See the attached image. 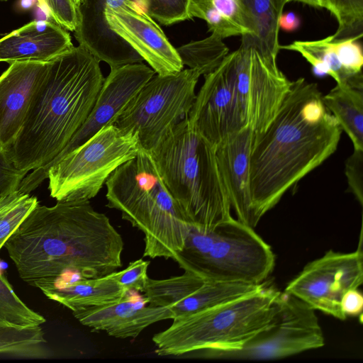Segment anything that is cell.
Returning <instances> with one entry per match:
<instances>
[{"mask_svg": "<svg viewBox=\"0 0 363 363\" xmlns=\"http://www.w3.org/2000/svg\"><path fill=\"white\" fill-rule=\"evenodd\" d=\"M143 300L127 298L98 307L78 309L73 315L84 325L95 331L124 339L135 337L146 328L158 321L173 319L169 307L146 306Z\"/></svg>", "mask_w": 363, "mask_h": 363, "instance_id": "cell-18", "label": "cell"}, {"mask_svg": "<svg viewBox=\"0 0 363 363\" xmlns=\"http://www.w3.org/2000/svg\"><path fill=\"white\" fill-rule=\"evenodd\" d=\"M79 1H80V0H72V1L74 3V4L76 5V6H77V5L79 4Z\"/></svg>", "mask_w": 363, "mask_h": 363, "instance_id": "cell-41", "label": "cell"}, {"mask_svg": "<svg viewBox=\"0 0 363 363\" xmlns=\"http://www.w3.org/2000/svg\"><path fill=\"white\" fill-rule=\"evenodd\" d=\"M140 147L137 134L108 124L48 169L50 196L59 201H89L111 174Z\"/></svg>", "mask_w": 363, "mask_h": 363, "instance_id": "cell-8", "label": "cell"}, {"mask_svg": "<svg viewBox=\"0 0 363 363\" xmlns=\"http://www.w3.org/2000/svg\"><path fill=\"white\" fill-rule=\"evenodd\" d=\"M316 83L291 89L267 128L255 137L250 159L251 225L337 150L342 129L325 106Z\"/></svg>", "mask_w": 363, "mask_h": 363, "instance_id": "cell-2", "label": "cell"}, {"mask_svg": "<svg viewBox=\"0 0 363 363\" xmlns=\"http://www.w3.org/2000/svg\"><path fill=\"white\" fill-rule=\"evenodd\" d=\"M323 8L330 11L338 22L334 39L362 37L363 0H322Z\"/></svg>", "mask_w": 363, "mask_h": 363, "instance_id": "cell-29", "label": "cell"}, {"mask_svg": "<svg viewBox=\"0 0 363 363\" xmlns=\"http://www.w3.org/2000/svg\"><path fill=\"white\" fill-rule=\"evenodd\" d=\"M176 50L184 66L199 69L205 75L220 64L229 50L223 39L211 33L203 40L191 41Z\"/></svg>", "mask_w": 363, "mask_h": 363, "instance_id": "cell-26", "label": "cell"}, {"mask_svg": "<svg viewBox=\"0 0 363 363\" xmlns=\"http://www.w3.org/2000/svg\"><path fill=\"white\" fill-rule=\"evenodd\" d=\"M246 18L250 33L242 43L253 46L267 60L277 64L279 50V18L287 0H237Z\"/></svg>", "mask_w": 363, "mask_h": 363, "instance_id": "cell-22", "label": "cell"}, {"mask_svg": "<svg viewBox=\"0 0 363 363\" xmlns=\"http://www.w3.org/2000/svg\"><path fill=\"white\" fill-rule=\"evenodd\" d=\"M363 281L362 233L359 247L349 253L328 251L309 262L286 286L285 291L303 301L313 309L339 320L343 314L340 301L344 294L358 289Z\"/></svg>", "mask_w": 363, "mask_h": 363, "instance_id": "cell-12", "label": "cell"}, {"mask_svg": "<svg viewBox=\"0 0 363 363\" xmlns=\"http://www.w3.org/2000/svg\"><path fill=\"white\" fill-rule=\"evenodd\" d=\"M118 1L80 0L77 6V23L74 31L79 45L99 61L107 63L111 69L143 61L142 57L108 24L106 8Z\"/></svg>", "mask_w": 363, "mask_h": 363, "instance_id": "cell-17", "label": "cell"}, {"mask_svg": "<svg viewBox=\"0 0 363 363\" xmlns=\"http://www.w3.org/2000/svg\"><path fill=\"white\" fill-rule=\"evenodd\" d=\"M291 1L302 2L316 8H323L322 0H287L288 2Z\"/></svg>", "mask_w": 363, "mask_h": 363, "instance_id": "cell-40", "label": "cell"}, {"mask_svg": "<svg viewBox=\"0 0 363 363\" xmlns=\"http://www.w3.org/2000/svg\"><path fill=\"white\" fill-rule=\"evenodd\" d=\"M172 196L193 225L212 228L234 218L216 157V146L188 116L150 151Z\"/></svg>", "mask_w": 363, "mask_h": 363, "instance_id": "cell-4", "label": "cell"}, {"mask_svg": "<svg viewBox=\"0 0 363 363\" xmlns=\"http://www.w3.org/2000/svg\"><path fill=\"white\" fill-rule=\"evenodd\" d=\"M48 67L49 62H15L0 76V145L5 150L21 131Z\"/></svg>", "mask_w": 363, "mask_h": 363, "instance_id": "cell-16", "label": "cell"}, {"mask_svg": "<svg viewBox=\"0 0 363 363\" xmlns=\"http://www.w3.org/2000/svg\"><path fill=\"white\" fill-rule=\"evenodd\" d=\"M279 28L286 31L296 30L300 25L299 18L293 12L282 13L279 18Z\"/></svg>", "mask_w": 363, "mask_h": 363, "instance_id": "cell-38", "label": "cell"}, {"mask_svg": "<svg viewBox=\"0 0 363 363\" xmlns=\"http://www.w3.org/2000/svg\"><path fill=\"white\" fill-rule=\"evenodd\" d=\"M279 49L300 53L318 74H328L336 84L363 89V75L351 76L344 69L335 50L332 35L315 40H296Z\"/></svg>", "mask_w": 363, "mask_h": 363, "instance_id": "cell-24", "label": "cell"}, {"mask_svg": "<svg viewBox=\"0 0 363 363\" xmlns=\"http://www.w3.org/2000/svg\"><path fill=\"white\" fill-rule=\"evenodd\" d=\"M74 45L54 21L34 20L0 38V62H49Z\"/></svg>", "mask_w": 363, "mask_h": 363, "instance_id": "cell-20", "label": "cell"}, {"mask_svg": "<svg viewBox=\"0 0 363 363\" xmlns=\"http://www.w3.org/2000/svg\"><path fill=\"white\" fill-rule=\"evenodd\" d=\"M53 20L66 30L74 31L77 23V6L72 0H45Z\"/></svg>", "mask_w": 363, "mask_h": 363, "instance_id": "cell-36", "label": "cell"}, {"mask_svg": "<svg viewBox=\"0 0 363 363\" xmlns=\"http://www.w3.org/2000/svg\"><path fill=\"white\" fill-rule=\"evenodd\" d=\"M188 118L192 127L216 146L228 135L245 128L225 72L224 60L204 75Z\"/></svg>", "mask_w": 363, "mask_h": 363, "instance_id": "cell-15", "label": "cell"}, {"mask_svg": "<svg viewBox=\"0 0 363 363\" xmlns=\"http://www.w3.org/2000/svg\"><path fill=\"white\" fill-rule=\"evenodd\" d=\"M322 101L349 136L354 149L363 150V89L336 84L322 96Z\"/></svg>", "mask_w": 363, "mask_h": 363, "instance_id": "cell-23", "label": "cell"}, {"mask_svg": "<svg viewBox=\"0 0 363 363\" xmlns=\"http://www.w3.org/2000/svg\"><path fill=\"white\" fill-rule=\"evenodd\" d=\"M100 61L79 45L49 61L21 131L7 150L28 186L65 149L89 115L104 81Z\"/></svg>", "mask_w": 363, "mask_h": 363, "instance_id": "cell-3", "label": "cell"}, {"mask_svg": "<svg viewBox=\"0 0 363 363\" xmlns=\"http://www.w3.org/2000/svg\"><path fill=\"white\" fill-rule=\"evenodd\" d=\"M0 1H6V0H0Z\"/></svg>", "mask_w": 363, "mask_h": 363, "instance_id": "cell-42", "label": "cell"}, {"mask_svg": "<svg viewBox=\"0 0 363 363\" xmlns=\"http://www.w3.org/2000/svg\"><path fill=\"white\" fill-rule=\"evenodd\" d=\"M348 190L363 205V150L354 149L345 162Z\"/></svg>", "mask_w": 363, "mask_h": 363, "instance_id": "cell-34", "label": "cell"}, {"mask_svg": "<svg viewBox=\"0 0 363 363\" xmlns=\"http://www.w3.org/2000/svg\"><path fill=\"white\" fill-rule=\"evenodd\" d=\"M38 288L50 299L72 311L98 307L119 301L127 292L111 274L99 278H84L75 274H65L38 282Z\"/></svg>", "mask_w": 363, "mask_h": 363, "instance_id": "cell-21", "label": "cell"}, {"mask_svg": "<svg viewBox=\"0 0 363 363\" xmlns=\"http://www.w3.org/2000/svg\"><path fill=\"white\" fill-rule=\"evenodd\" d=\"M340 307L343 314L347 316H362L363 296L357 289L347 291L342 296Z\"/></svg>", "mask_w": 363, "mask_h": 363, "instance_id": "cell-37", "label": "cell"}, {"mask_svg": "<svg viewBox=\"0 0 363 363\" xmlns=\"http://www.w3.org/2000/svg\"><path fill=\"white\" fill-rule=\"evenodd\" d=\"M173 259L206 279L251 284H262L275 264L270 246L235 218L212 228L192 225Z\"/></svg>", "mask_w": 363, "mask_h": 363, "instance_id": "cell-7", "label": "cell"}, {"mask_svg": "<svg viewBox=\"0 0 363 363\" xmlns=\"http://www.w3.org/2000/svg\"><path fill=\"white\" fill-rule=\"evenodd\" d=\"M202 73L183 69L175 74L154 75L109 124L137 134L140 145L151 151L166 133L188 116Z\"/></svg>", "mask_w": 363, "mask_h": 363, "instance_id": "cell-9", "label": "cell"}, {"mask_svg": "<svg viewBox=\"0 0 363 363\" xmlns=\"http://www.w3.org/2000/svg\"><path fill=\"white\" fill-rule=\"evenodd\" d=\"M333 37V36H332ZM359 37L343 39H334L333 43L335 50L344 69L351 76L363 75V55L362 47L357 42Z\"/></svg>", "mask_w": 363, "mask_h": 363, "instance_id": "cell-31", "label": "cell"}, {"mask_svg": "<svg viewBox=\"0 0 363 363\" xmlns=\"http://www.w3.org/2000/svg\"><path fill=\"white\" fill-rule=\"evenodd\" d=\"M105 184L106 206L144 233L143 255L174 259L193 224L164 185L150 152L140 147Z\"/></svg>", "mask_w": 363, "mask_h": 363, "instance_id": "cell-5", "label": "cell"}, {"mask_svg": "<svg viewBox=\"0 0 363 363\" xmlns=\"http://www.w3.org/2000/svg\"><path fill=\"white\" fill-rule=\"evenodd\" d=\"M37 2V0H20L18 6L22 10H28L33 7Z\"/></svg>", "mask_w": 363, "mask_h": 363, "instance_id": "cell-39", "label": "cell"}, {"mask_svg": "<svg viewBox=\"0 0 363 363\" xmlns=\"http://www.w3.org/2000/svg\"><path fill=\"white\" fill-rule=\"evenodd\" d=\"M38 203L18 189L0 196V250Z\"/></svg>", "mask_w": 363, "mask_h": 363, "instance_id": "cell-27", "label": "cell"}, {"mask_svg": "<svg viewBox=\"0 0 363 363\" xmlns=\"http://www.w3.org/2000/svg\"><path fill=\"white\" fill-rule=\"evenodd\" d=\"M155 74L151 67L142 62L111 69L83 125L65 149L28 186L27 192L30 193L35 190L47 179L46 174L50 167L108 125Z\"/></svg>", "mask_w": 363, "mask_h": 363, "instance_id": "cell-14", "label": "cell"}, {"mask_svg": "<svg viewBox=\"0 0 363 363\" xmlns=\"http://www.w3.org/2000/svg\"><path fill=\"white\" fill-rule=\"evenodd\" d=\"M26 175L16 167L8 151L0 145V196L18 189Z\"/></svg>", "mask_w": 363, "mask_h": 363, "instance_id": "cell-33", "label": "cell"}, {"mask_svg": "<svg viewBox=\"0 0 363 363\" xmlns=\"http://www.w3.org/2000/svg\"><path fill=\"white\" fill-rule=\"evenodd\" d=\"M0 354L28 359L50 356V351L40 325L16 327L0 323Z\"/></svg>", "mask_w": 363, "mask_h": 363, "instance_id": "cell-25", "label": "cell"}, {"mask_svg": "<svg viewBox=\"0 0 363 363\" xmlns=\"http://www.w3.org/2000/svg\"><path fill=\"white\" fill-rule=\"evenodd\" d=\"M44 316L30 308L0 272V323L21 328L39 326Z\"/></svg>", "mask_w": 363, "mask_h": 363, "instance_id": "cell-28", "label": "cell"}, {"mask_svg": "<svg viewBox=\"0 0 363 363\" xmlns=\"http://www.w3.org/2000/svg\"><path fill=\"white\" fill-rule=\"evenodd\" d=\"M111 30L128 43L155 74H175L184 65L163 30L147 11L145 0H119L106 10Z\"/></svg>", "mask_w": 363, "mask_h": 363, "instance_id": "cell-13", "label": "cell"}, {"mask_svg": "<svg viewBox=\"0 0 363 363\" xmlns=\"http://www.w3.org/2000/svg\"><path fill=\"white\" fill-rule=\"evenodd\" d=\"M279 293L264 286L235 300L174 318L168 328L152 337L155 353L179 356L238 347L269 323Z\"/></svg>", "mask_w": 363, "mask_h": 363, "instance_id": "cell-6", "label": "cell"}, {"mask_svg": "<svg viewBox=\"0 0 363 363\" xmlns=\"http://www.w3.org/2000/svg\"><path fill=\"white\" fill-rule=\"evenodd\" d=\"M196 1L206 5L216 12L228 18L243 30L244 35H248L250 33L246 18L237 0Z\"/></svg>", "mask_w": 363, "mask_h": 363, "instance_id": "cell-35", "label": "cell"}, {"mask_svg": "<svg viewBox=\"0 0 363 363\" xmlns=\"http://www.w3.org/2000/svg\"><path fill=\"white\" fill-rule=\"evenodd\" d=\"M121 235L89 201L39 203L4 245L20 277L35 286L65 274L99 278L121 267Z\"/></svg>", "mask_w": 363, "mask_h": 363, "instance_id": "cell-1", "label": "cell"}, {"mask_svg": "<svg viewBox=\"0 0 363 363\" xmlns=\"http://www.w3.org/2000/svg\"><path fill=\"white\" fill-rule=\"evenodd\" d=\"M233 98L245 128L260 135L278 113L292 82L256 48L245 43L223 59Z\"/></svg>", "mask_w": 363, "mask_h": 363, "instance_id": "cell-10", "label": "cell"}, {"mask_svg": "<svg viewBox=\"0 0 363 363\" xmlns=\"http://www.w3.org/2000/svg\"><path fill=\"white\" fill-rule=\"evenodd\" d=\"M255 139L254 132L243 128L216 146L218 169L232 211L236 219L251 228L250 159Z\"/></svg>", "mask_w": 363, "mask_h": 363, "instance_id": "cell-19", "label": "cell"}, {"mask_svg": "<svg viewBox=\"0 0 363 363\" xmlns=\"http://www.w3.org/2000/svg\"><path fill=\"white\" fill-rule=\"evenodd\" d=\"M191 0H145L148 14L159 23L169 26L191 19Z\"/></svg>", "mask_w": 363, "mask_h": 363, "instance_id": "cell-30", "label": "cell"}, {"mask_svg": "<svg viewBox=\"0 0 363 363\" xmlns=\"http://www.w3.org/2000/svg\"><path fill=\"white\" fill-rule=\"evenodd\" d=\"M325 339L315 310L286 292L279 293L269 323L240 346L201 352L203 357L268 360L318 349Z\"/></svg>", "mask_w": 363, "mask_h": 363, "instance_id": "cell-11", "label": "cell"}, {"mask_svg": "<svg viewBox=\"0 0 363 363\" xmlns=\"http://www.w3.org/2000/svg\"><path fill=\"white\" fill-rule=\"evenodd\" d=\"M149 264V261L139 259L130 262L122 271L113 272L111 274L127 292L130 291L143 292L148 278L147 272Z\"/></svg>", "mask_w": 363, "mask_h": 363, "instance_id": "cell-32", "label": "cell"}]
</instances>
